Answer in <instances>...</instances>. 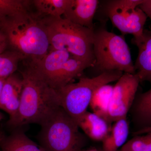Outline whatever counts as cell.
I'll return each mask as SVG.
<instances>
[{"instance_id":"30bf717a","label":"cell","mask_w":151,"mask_h":151,"mask_svg":"<svg viewBox=\"0 0 151 151\" xmlns=\"http://www.w3.org/2000/svg\"><path fill=\"white\" fill-rule=\"evenodd\" d=\"M99 3L98 0H69L62 17L75 24L94 30L93 20Z\"/></svg>"},{"instance_id":"d4e9b609","label":"cell","mask_w":151,"mask_h":151,"mask_svg":"<svg viewBox=\"0 0 151 151\" xmlns=\"http://www.w3.org/2000/svg\"><path fill=\"white\" fill-rule=\"evenodd\" d=\"M6 78H0V97Z\"/></svg>"},{"instance_id":"ba28073f","label":"cell","mask_w":151,"mask_h":151,"mask_svg":"<svg viewBox=\"0 0 151 151\" xmlns=\"http://www.w3.org/2000/svg\"><path fill=\"white\" fill-rule=\"evenodd\" d=\"M140 82L136 74L124 73L114 86L104 119L111 123L127 118Z\"/></svg>"},{"instance_id":"f1b7e54d","label":"cell","mask_w":151,"mask_h":151,"mask_svg":"<svg viewBox=\"0 0 151 151\" xmlns=\"http://www.w3.org/2000/svg\"><path fill=\"white\" fill-rule=\"evenodd\" d=\"M4 137V136H3V135L2 133H0V141H1V140L2 139V138Z\"/></svg>"},{"instance_id":"83f0119b","label":"cell","mask_w":151,"mask_h":151,"mask_svg":"<svg viewBox=\"0 0 151 151\" xmlns=\"http://www.w3.org/2000/svg\"><path fill=\"white\" fill-rule=\"evenodd\" d=\"M3 119H4V115L0 112V122H1Z\"/></svg>"},{"instance_id":"52a82bcc","label":"cell","mask_w":151,"mask_h":151,"mask_svg":"<svg viewBox=\"0 0 151 151\" xmlns=\"http://www.w3.org/2000/svg\"><path fill=\"white\" fill-rule=\"evenodd\" d=\"M38 73L55 90L73 82L84 70L93 65L64 50H50L43 57L31 60Z\"/></svg>"},{"instance_id":"7402d4cb","label":"cell","mask_w":151,"mask_h":151,"mask_svg":"<svg viewBox=\"0 0 151 151\" xmlns=\"http://www.w3.org/2000/svg\"><path fill=\"white\" fill-rule=\"evenodd\" d=\"M9 45L7 38L4 33L0 30V54L7 50Z\"/></svg>"},{"instance_id":"e0dca14e","label":"cell","mask_w":151,"mask_h":151,"mask_svg":"<svg viewBox=\"0 0 151 151\" xmlns=\"http://www.w3.org/2000/svg\"><path fill=\"white\" fill-rule=\"evenodd\" d=\"M69 0H34L32 3L37 12L38 18L62 17Z\"/></svg>"},{"instance_id":"4316f807","label":"cell","mask_w":151,"mask_h":151,"mask_svg":"<svg viewBox=\"0 0 151 151\" xmlns=\"http://www.w3.org/2000/svg\"><path fill=\"white\" fill-rule=\"evenodd\" d=\"M81 151H100L98 150H96V149H90V150H82Z\"/></svg>"},{"instance_id":"cb8c5ba5","label":"cell","mask_w":151,"mask_h":151,"mask_svg":"<svg viewBox=\"0 0 151 151\" xmlns=\"http://www.w3.org/2000/svg\"><path fill=\"white\" fill-rule=\"evenodd\" d=\"M149 133H151V127L147 128V129L136 131L134 132V134L135 136H137V135L145 134H149Z\"/></svg>"},{"instance_id":"d6986e66","label":"cell","mask_w":151,"mask_h":151,"mask_svg":"<svg viewBox=\"0 0 151 151\" xmlns=\"http://www.w3.org/2000/svg\"><path fill=\"white\" fill-rule=\"evenodd\" d=\"M27 59L18 52L8 50L0 54V78H6L15 73L19 63Z\"/></svg>"},{"instance_id":"ffe728a7","label":"cell","mask_w":151,"mask_h":151,"mask_svg":"<svg viewBox=\"0 0 151 151\" xmlns=\"http://www.w3.org/2000/svg\"><path fill=\"white\" fill-rule=\"evenodd\" d=\"M113 87L112 85L107 84L98 88L94 93L89 105L93 113L103 118L108 108Z\"/></svg>"},{"instance_id":"5b68a950","label":"cell","mask_w":151,"mask_h":151,"mask_svg":"<svg viewBox=\"0 0 151 151\" xmlns=\"http://www.w3.org/2000/svg\"><path fill=\"white\" fill-rule=\"evenodd\" d=\"M121 71H107L92 78L82 77L76 83H69L56 90L58 102L77 124L87 112L94 93L105 84L117 81L123 75Z\"/></svg>"},{"instance_id":"8fae6325","label":"cell","mask_w":151,"mask_h":151,"mask_svg":"<svg viewBox=\"0 0 151 151\" xmlns=\"http://www.w3.org/2000/svg\"><path fill=\"white\" fill-rule=\"evenodd\" d=\"M22 88V76L14 73L6 78L0 97V109L8 114L9 119L14 118L18 111Z\"/></svg>"},{"instance_id":"4fadbf2b","label":"cell","mask_w":151,"mask_h":151,"mask_svg":"<svg viewBox=\"0 0 151 151\" xmlns=\"http://www.w3.org/2000/svg\"><path fill=\"white\" fill-rule=\"evenodd\" d=\"M86 136L96 141H102L108 136L111 127L105 119L94 113L87 111L78 123Z\"/></svg>"},{"instance_id":"ac0fdd59","label":"cell","mask_w":151,"mask_h":151,"mask_svg":"<svg viewBox=\"0 0 151 151\" xmlns=\"http://www.w3.org/2000/svg\"><path fill=\"white\" fill-rule=\"evenodd\" d=\"M32 1L0 0V28L19 14L28 11Z\"/></svg>"},{"instance_id":"3957f363","label":"cell","mask_w":151,"mask_h":151,"mask_svg":"<svg viewBox=\"0 0 151 151\" xmlns=\"http://www.w3.org/2000/svg\"><path fill=\"white\" fill-rule=\"evenodd\" d=\"M38 18L47 34L50 50L68 52L93 67L94 29L75 24L63 17Z\"/></svg>"},{"instance_id":"7a4b0ae2","label":"cell","mask_w":151,"mask_h":151,"mask_svg":"<svg viewBox=\"0 0 151 151\" xmlns=\"http://www.w3.org/2000/svg\"><path fill=\"white\" fill-rule=\"evenodd\" d=\"M5 34L9 48L32 61L43 57L50 50L46 31L40 19L29 11L19 14L0 28Z\"/></svg>"},{"instance_id":"9a60e30c","label":"cell","mask_w":151,"mask_h":151,"mask_svg":"<svg viewBox=\"0 0 151 151\" xmlns=\"http://www.w3.org/2000/svg\"><path fill=\"white\" fill-rule=\"evenodd\" d=\"M129 134L127 118L114 122L108 136L103 141V151H118L127 141Z\"/></svg>"},{"instance_id":"5bb4252c","label":"cell","mask_w":151,"mask_h":151,"mask_svg":"<svg viewBox=\"0 0 151 151\" xmlns=\"http://www.w3.org/2000/svg\"><path fill=\"white\" fill-rule=\"evenodd\" d=\"M131 108L133 120L137 127L136 131L151 127V88L147 92L136 95Z\"/></svg>"},{"instance_id":"603a6c76","label":"cell","mask_w":151,"mask_h":151,"mask_svg":"<svg viewBox=\"0 0 151 151\" xmlns=\"http://www.w3.org/2000/svg\"><path fill=\"white\" fill-rule=\"evenodd\" d=\"M139 7L151 20V0H144Z\"/></svg>"},{"instance_id":"484cf974","label":"cell","mask_w":151,"mask_h":151,"mask_svg":"<svg viewBox=\"0 0 151 151\" xmlns=\"http://www.w3.org/2000/svg\"><path fill=\"white\" fill-rule=\"evenodd\" d=\"M147 151H151V140L150 143H149V145L148 146L147 149Z\"/></svg>"},{"instance_id":"44dd1931","label":"cell","mask_w":151,"mask_h":151,"mask_svg":"<svg viewBox=\"0 0 151 151\" xmlns=\"http://www.w3.org/2000/svg\"><path fill=\"white\" fill-rule=\"evenodd\" d=\"M151 140V133L137 135L125 143L120 151H147Z\"/></svg>"},{"instance_id":"9c48e42d","label":"cell","mask_w":151,"mask_h":151,"mask_svg":"<svg viewBox=\"0 0 151 151\" xmlns=\"http://www.w3.org/2000/svg\"><path fill=\"white\" fill-rule=\"evenodd\" d=\"M104 9L113 25L122 34L132 35V40H137L142 37L147 17L139 7L131 10L108 1L105 2Z\"/></svg>"},{"instance_id":"2e32d148","label":"cell","mask_w":151,"mask_h":151,"mask_svg":"<svg viewBox=\"0 0 151 151\" xmlns=\"http://www.w3.org/2000/svg\"><path fill=\"white\" fill-rule=\"evenodd\" d=\"M1 151H45L22 131H16L0 141Z\"/></svg>"},{"instance_id":"f546056e","label":"cell","mask_w":151,"mask_h":151,"mask_svg":"<svg viewBox=\"0 0 151 151\" xmlns=\"http://www.w3.org/2000/svg\"></svg>"},{"instance_id":"8992f818","label":"cell","mask_w":151,"mask_h":151,"mask_svg":"<svg viewBox=\"0 0 151 151\" xmlns=\"http://www.w3.org/2000/svg\"><path fill=\"white\" fill-rule=\"evenodd\" d=\"M93 48V67L101 71L100 73L116 70L136 73L129 47L123 37L105 28L94 29Z\"/></svg>"},{"instance_id":"7c38bea8","label":"cell","mask_w":151,"mask_h":151,"mask_svg":"<svg viewBox=\"0 0 151 151\" xmlns=\"http://www.w3.org/2000/svg\"><path fill=\"white\" fill-rule=\"evenodd\" d=\"M132 42L138 48L134 64L135 74L140 82L148 81L151 84V30H145L140 39Z\"/></svg>"},{"instance_id":"277c9868","label":"cell","mask_w":151,"mask_h":151,"mask_svg":"<svg viewBox=\"0 0 151 151\" xmlns=\"http://www.w3.org/2000/svg\"><path fill=\"white\" fill-rule=\"evenodd\" d=\"M39 140L45 151H81L86 138L77 124L58 107L40 125Z\"/></svg>"},{"instance_id":"6da1fadb","label":"cell","mask_w":151,"mask_h":151,"mask_svg":"<svg viewBox=\"0 0 151 151\" xmlns=\"http://www.w3.org/2000/svg\"><path fill=\"white\" fill-rule=\"evenodd\" d=\"M21 74L23 88L19 107L8 125L14 128L31 124L40 125L59 107L56 90L47 83L30 61Z\"/></svg>"}]
</instances>
